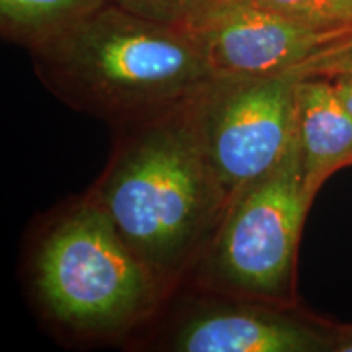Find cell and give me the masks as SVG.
I'll return each mask as SVG.
<instances>
[{"instance_id":"1","label":"cell","mask_w":352,"mask_h":352,"mask_svg":"<svg viewBox=\"0 0 352 352\" xmlns=\"http://www.w3.org/2000/svg\"><path fill=\"white\" fill-rule=\"evenodd\" d=\"M188 100L124 126L126 134L90 196L158 287L186 267L227 210Z\"/></svg>"},{"instance_id":"2","label":"cell","mask_w":352,"mask_h":352,"mask_svg":"<svg viewBox=\"0 0 352 352\" xmlns=\"http://www.w3.org/2000/svg\"><path fill=\"white\" fill-rule=\"evenodd\" d=\"M30 52L52 94L120 126L183 103L214 77L186 30L114 2Z\"/></svg>"},{"instance_id":"3","label":"cell","mask_w":352,"mask_h":352,"mask_svg":"<svg viewBox=\"0 0 352 352\" xmlns=\"http://www.w3.org/2000/svg\"><path fill=\"white\" fill-rule=\"evenodd\" d=\"M33 284L46 314L80 333H114L152 307L151 272L108 214L88 197L64 214L38 245Z\"/></svg>"},{"instance_id":"4","label":"cell","mask_w":352,"mask_h":352,"mask_svg":"<svg viewBox=\"0 0 352 352\" xmlns=\"http://www.w3.org/2000/svg\"><path fill=\"white\" fill-rule=\"evenodd\" d=\"M297 76H214L188 100L189 116L228 204L279 166L297 138Z\"/></svg>"},{"instance_id":"5","label":"cell","mask_w":352,"mask_h":352,"mask_svg":"<svg viewBox=\"0 0 352 352\" xmlns=\"http://www.w3.org/2000/svg\"><path fill=\"white\" fill-rule=\"evenodd\" d=\"M310 202L297 134L279 166L228 204L209 256L214 279L246 297H283Z\"/></svg>"},{"instance_id":"6","label":"cell","mask_w":352,"mask_h":352,"mask_svg":"<svg viewBox=\"0 0 352 352\" xmlns=\"http://www.w3.org/2000/svg\"><path fill=\"white\" fill-rule=\"evenodd\" d=\"M214 76L292 74L321 47L349 32L323 33L258 0H214L186 28Z\"/></svg>"},{"instance_id":"7","label":"cell","mask_w":352,"mask_h":352,"mask_svg":"<svg viewBox=\"0 0 352 352\" xmlns=\"http://www.w3.org/2000/svg\"><path fill=\"white\" fill-rule=\"evenodd\" d=\"M321 346L296 321L252 307H215L188 318L175 334L182 352H303Z\"/></svg>"},{"instance_id":"8","label":"cell","mask_w":352,"mask_h":352,"mask_svg":"<svg viewBox=\"0 0 352 352\" xmlns=\"http://www.w3.org/2000/svg\"><path fill=\"white\" fill-rule=\"evenodd\" d=\"M296 116L305 191L314 199L331 171L352 162V114L331 78L308 76L297 78Z\"/></svg>"},{"instance_id":"9","label":"cell","mask_w":352,"mask_h":352,"mask_svg":"<svg viewBox=\"0 0 352 352\" xmlns=\"http://www.w3.org/2000/svg\"><path fill=\"white\" fill-rule=\"evenodd\" d=\"M111 0H0L3 38L26 50L51 41Z\"/></svg>"},{"instance_id":"10","label":"cell","mask_w":352,"mask_h":352,"mask_svg":"<svg viewBox=\"0 0 352 352\" xmlns=\"http://www.w3.org/2000/svg\"><path fill=\"white\" fill-rule=\"evenodd\" d=\"M285 19L323 33L352 28V0H258Z\"/></svg>"},{"instance_id":"11","label":"cell","mask_w":352,"mask_h":352,"mask_svg":"<svg viewBox=\"0 0 352 352\" xmlns=\"http://www.w3.org/2000/svg\"><path fill=\"white\" fill-rule=\"evenodd\" d=\"M124 10L142 19L176 28H186L197 13L214 0H111Z\"/></svg>"},{"instance_id":"12","label":"cell","mask_w":352,"mask_h":352,"mask_svg":"<svg viewBox=\"0 0 352 352\" xmlns=\"http://www.w3.org/2000/svg\"><path fill=\"white\" fill-rule=\"evenodd\" d=\"M352 64V28L344 36L336 41L327 44L324 47L311 56L307 63L294 70V76L308 77V76H324L329 70L341 67V65Z\"/></svg>"},{"instance_id":"13","label":"cell","mask_w":352,"mask_h":352,"mask_svg":"<svg viewBox=\"0 0 352 352\" xmlns=\"http://www.w3.org/2000/svg\"><path fill=\"white\" fill-rule=\"evenodd\" d=\"M324 76L331 78L338 96H340L347 111L352 114V64L329 70Z\"/></svg>"},{"instance_id":"14","label":"cell","mask_w":352,"mask_h":352,"mask_svg":"<svg viewBox=\"0 0 352 352\" xmlns=\"http://www.w3.org/2000/svg\"><path fill=\"white\" fill-rule=\"evenodd\" d=\"M336 351H341V352H352V338H351V340L341 341L340 344H338Z\"/></svg>"}]
</instances>
